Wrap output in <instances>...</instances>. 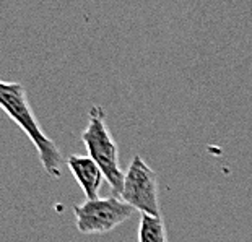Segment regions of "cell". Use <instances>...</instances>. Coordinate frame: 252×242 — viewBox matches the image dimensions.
Wrapping results in <instances>:
<instances>
[{"label": "cell", "mask_w": 252, "mask_h": 242, "mask_svg": "<svg viewBox=\"0 0 252 242\" xmlns=\"http://www.w3.org/2000/svg\"><path fill=\"white\" fill-rule=\"evenodd\" d=\"M138 242H168L161 216L142 214L138 223Z\"/></svg>", "instance_id": "obj_6"}, {"label": "cell", "mask_w": 252, "mask_h": 242, "mask_svg": "<svg viewBox=\"0 0 252 242\" xmlns=\"http://www.w3.org/2000/svg\"><path fill=\"white\" fill-rule=\"evenodd\" d=\"M133 213L135 208L117 197L87 200L73 207L75 224L83 234H108Z\"/></svg>", "instance_id": "obj_3"}, {"label": "cell", "mask_w": 252, "mask_h": 242, "mask_svg": "<svg viewBox=\"0 0 252 242\" xmlns=\"http://www.w3.org/2000/svg\"><path fill=\"white\" fill-rule=\"evenodd\" d=\"M0 107L30 137L46 173L59 179L62 176L63 164L61 150L39 127L23 85L17 82H0Z\"/></svg>", "instance_id": "obj_1"}, {"label": "cell", "mask_w": 252, "mask_h": 242, "mask_svg": "<svg viewBox=\"0 0 252 242\" xmlns=\"http://www.w3.org/2000/svg\"><path fill=\"white\" fill-rule=\"evenodd\" d=\"M67 166L73 174L75 181L82 187L87 200H98L99 189L106 181L99 166L90 156L83 154H70L67 158Z\"/></svg>", "instance_id": "obj_5"}, {"label": "cell", "mask_w": 252, "mask_h": 242, "mask_svg": "<svg viewBox=\"0 0 252 242\" xmlns=\"http://www.w3.org/2000/svg\"><path fill=\"white\" fill-rule=\"evenodd\" d=\"M106 111L103 106H91L88 112V123L82 133V140L88 150V156L99 166L111 187L112 197L121 198L124 189L126 174L119 166V148L112 138L108 123H106Z\"/></svg>", "instance_id": "obj_2"}, {"label": "cell", "mask_w": 252, "mask_h": 242, "mask_svg": "<svg viewBox=\"0 0 252 242\" xmlns=\"http://www.w3.org/2000/svg\"><path fill=\"white\" fill-rule=\"evenodd\" d=\"M121 198L138 212H142V214L161 216L159 214L157 174L138 154L133 156L126 173L124 189H122Z\"/></svg>", "instance_id": "obj_4"}]
</instances>
